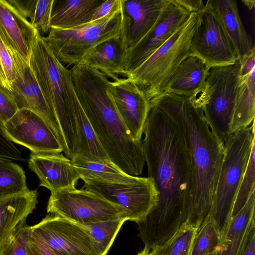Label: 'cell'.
Listing matches in <instances>:
<instances>
[{
    "label": "cell",
    "mask_w": 255,
    "mask_h": 255,
    "mask_svg": "<svg viewBox=\"0 0 255 255\" xmlns=\"http://www.w3.org/2000/svg\"><path fill=\"white\" fill-rule=\"evenodd\" d=\"M69 71L77 99L111 162L128 175L141 174L145 163L142 140L133 138L122 120L108 91L110 81L86 64Z\"/></svg>",
    "instance_id": "cell-3"
},
{
    "label": "cell",
    "mask_w": 255,
    "mask_h": 255,
    "mask_svg": "<svg viewBox=\"0 0 255 255\" xmlns=\"http://www.w3.org/2000/svg\"><path fill=\"white\" fill-rule=\"evenodd\" d=\"M73 165L80 179L119 184H132L141 177L128 175L112 163L88 161L76 155L72 159Z\"/></svg>",
    "instance_id": "cell-28"
},
{
    "label": "cell",
    "mask_w": 255,
    "mask_h": 255,
    "mask_svg": "<svg viewBox=\"0 0 255 255\" xmlns=\"http://www.w3.org/2000/svg\"><path fill=\"white\" fill-rule=\"evenodd\" d=\"M126 218L110 220L82 225L93 239L101 255H106Z\"/></svg>",
    "instance_id": "cell-30"
},
{
    "label": "cell",
    "mask_w": 255,
    "mask_h": 255,
    "mask_svg": "<svg viewBox=\"0 0 255 255\" xmlns=\"http://www.w3.org/2000/svg\"><path fill=\"white\" fill-rule=\"evenodd\" d=\"M31 227L59 255H101L86 229L68 219L50 214Z\"/></svg>",
    "instance_id": "cell-12"
},
{
    "label": "cell",
    "mask_w": 255,
    "mask_h": 255,
    "mask_svg": "<svg viewBox=\"0 0 255 255\" xmlns=\"http://www.w3.org/2000/svg\"><path fill=\"white\" fill-rule=\"evenodd\" d=\"M28 165L39 179V186L47 188L51 192L76 188L80 179L72 160L62 153H31Z\"/></svg>",
    "instance_id": "cell-19"
},
{
    "label": "cell",
    "mask_w": 255,
    "mask_h": 255,
    "mask_svg": "<svg viewBox=\"0 0 255 255\" xmlns=\"http://www.w3.org/2000/svg\"><path fill=\"white\" fill-rule=\"evenodd\" d=\"M53 2L54 0H36L29 22L38 32H49Z\"/></svg>",
    "instance_id": "cell-35"
},
{
    "label": "cell",
    "mask_w": 255,
    "mask_h": 255,
    "mask_svg": "<svg viewBox=\"0 0 255 255\" xmlns=\"http://www.w3.org/2000/svg\"><path fill=\"white\" fill-rule=\"evenodd\" d=\"M218 251H216V252L210 254L209 255H218Z\"/></svg>",
    "instance_id": "cell-48"
},
{
    "label": "cell",
    "mask_w": 255,
    "mask_h": 255,
    "mask_svg": "<svg viewBox=\"0 0 255 255\" xmlns=\"http://www.w3.org/2000/svg\"><path fill=\"white\" fill-rule=\"evenodd\" d=\"M15 62L16 75L10 91L18 109L32 111L42 118L57 137L64 150V140L60 126L49 109L29 64L18 53Z\"/></svg>",
    "instance_id": "cell-16"
},
{
    "label": "cell",
    "mask_w": 255,
    "mask_h": 255,
    "mask_svg": "<svg viewBox=\"0 0 255 255\" xmlns=\"http://www.w3.org/2000/svg\"><path fill=\"white\" fill-rule=\"evenodd\" d=\"M210 68L198 57L189 55L171 76L164 92L195 98L203 88Z\"/></svg>",
    "instance_id": "cell-23"
},
{
    "label": "cell",
    "mask_w": 255,
    "mask_h": 255,
    "mask_svg": "<svg viewBox=\"0 0 255 255\" xmlns=\"http://www.w3.org/2000/svg\"><path fill=\"white\" fill-rule=\"evenodd\" d=\"M29 190L22 168L13 161L0 158V198Z\"/></svg>",
    "instance_id": "cell-29"
},
{
    "label": "cell",
    "mask_w": 255,
    "mask_h": 255,
    "mask_svg": "<svg viewBox=\"0 0 255 255\" xmlns=\"http://www.w3.org/2000/svg\"><path fill=\"white\" fill-rule=\"evenodd\" d=\"M26 250L27 255H59L49 247L31 226Z\"/></svg>",
    "instance_id": "cell-38"
},
{
    "label": "cell",
    "mask_w": 255,
    "mask_h": 255,
    "mask_svg": "<svg viewBox=\"0 0 255 255\" xmlns=\"http://www.w3.org/2000/svg\"><path fill=\"white\" fill-rule=\"evenodd\" d=\"M30 49L29 66L60 126L64 140L63 152L67 157L72 159L77 154L78 136L74 118L65 99L60 62L39 33L30 43Z\"/></svg>",
    "instance_id": "cell-4"
},
{
    "label": "cell",
    "mask_w": 255,
    "mask_h": 255,
    "mask_svg": "<svg viewBox=\"0 0 255 255\" xmlns=\"http://www.w3.org/2000/svg\"><path fill=\"white\" fill-rule=\"evenodd\" d=\"M127 51L121 33L96 47L84 57L81 63L86 64L115 80L120 76L126 77L124 60Z\"/></svg>",
    "instance_id": "cell-24"
},
{
    "label": "cell",
    "mask_w": 255,
    "mask_h": 255,
    "mask_svg": "<svg viewBox=\"0 0 255 255\" xmlns=\"http://www.w3.org/2000/svg\"><path fill=\"white\" fill-rule=\"evenodd\" d=\"M18 110L10 90L0 85V122L4 124Z\"/></svg>",
    "instance_id": "cell-37"
},
{
    "label": "cell",
    "mask_w": 255,
    "mask_h": 255,
    "mask_svg": "<svg viewBox=\"0 0 255 255\" xmlns=\"http://www.w3.org/2000/svg\"><path fill=\"white\" fill-rule=\"evenodd\" d=\"M47 212L80 225L127 219L126 211L121 206L82 188L63 189L51 192Z\"/></svg>",
    "instance_id": "cell-9"
},
{
    "label": "cell",
    "mask_w": 255,
    "mask_h": 255,
    "mask_svg": "<svg viewBox=\"0 0 255 255\" xmlns=\"http://www.w3.org/2000/svg\"><path fill=\"white\" fill-rule=\"evenodd\" d=\"M240 60V77H242L248 75L255 69V49Z\"/></svg>",
    "instance_id": "cell-42"
},
{
    "label": "cell",
    "mask_w": 255,
    "mask_h": 255,
    "mask_svg": "<svg viewBox=\"0 0 255 255\" xmlns=\"http://www.w3.org/2000/svg\"><path fill=\"white\" fill-rule=\"evenodd\" d=\"M221 242L215 223L208 216L195 236L190 255H209L219 251Z\"/></svg>",
    "instance_id": "cell-32"
},
{
    "label": "cell",
    "mask_w": 255,
    "mask_h": 255,
    "mask_svg": "<svg viewBox=\"0 0 255 255\" xmlns=\"http://www.w3.org/2000/svg\"><path fill=\"white\" fill-rule=\"evenodd\" d=\"M59 68L66 104L72 113L78 136L77 155L84 159L112 163L100 144L74 91L69 70L60 62Z\"/></svg>",
    "instance_id": "cell-18"
},
{
    "label": "cell",
    "mask_w": 255,
    "mask_h": 255,
    "mask_svg": "<svg viewBox=\"0 0 255 255\" xmlns=\"http://www.w3.org/2000/svg\"><path fill=\"white\" fill-rule=\"evenodd\" d=\"M142 139L148 177L158 192L155 206L137 222L149 253L173 236L187 222L192 191V168L183 137L161 109L150 107Z\"/></svg>",
    "instance_id": "cell-1"
},
{
    "label": "cell",
    "mask_w": 255,
    "mask_h": 255,
    "mask_svg": "<svg viewBox=\"0 0 255 255\" xmlns=\"http://www.w3.org/2000/svg\"><path fill=\"white\" fill-rule=\"evenodd\" d=\"M0 158L10 160L13 161H23L21 153L13 143L6 135L3 125L0 122Z\"/></svg>",
    "instance_id": "cell-39"
},
{
    "label": "cell",
    "mask_w": 255,
    "mask_h": 255,
    "mask_svg": "<svg viewBox=\"0 0 255 255\" xmlns=\"http://www.w3.org/2000/svg\"><path fill=\"white\" fill-rule=\"evenodd\" d=\"M105 0H54L50 28L67 29L88 22Z\"/></svg>",
    "instance_id": "cell-26"
},
{
    "label": "cell",
    "mask_w": 255,
    "mask_h": 255,
    "mask_svg": "<svg viewBox=\"0 0 255 255\" xmlns=\"http://www.w3.org/2000/svg\"><path fill=\"white\" fill-rule=\"evenodd\" d=\"M255 191L243 208L231 218L221 238L218 255H243L250 234L255 228Z\"/></svg>",
    "instance_id": "cell-21"
},
{
    "label": "cell",
    "mask_w": 255,
    "mask_h": 255,
    "mask_svg": "<svg viewBox=\"0 0 255 255\" xmlns=\"http://www.w3.org/2000/svg\"><path fill=\"white\" fill-rule=\"evenodd\" d=\"M255 141L241 182L232 209L231 218L243 208L252 193L255 191Z\"/></svg>",
    "instance_id": "cell-33"
},
{
    "label": "cell",
    "mask_w": 255,
    "mask_h": 255,
    "mask_svg": "<svg viewBox=\"0 0 255 255\" xmlns=\"http://www.w3.org/2000/svg\"><path fill=\"white\" fill-rule=\"evenodd\" d=\"M82 189L91 191L121 206L127 220L136 223L143 219L155 206L158 192L153 180L141 177L132 184H119L85 180Z\"/></svg>",
    "instance_id": "cell-11"
},
{
    "label": "cell",
    "mask_w": 255,
    "mask_h": 255,
    "mask_svg": "<svg viewBox=\"0 0 255 255\" xmlns=\"http://www.w3.org/2000/svg\"><path fill=\"white\" fill-rule=\"evenodd\" d=\"M168 0H121L122 36L127 51L154 26Z\"/></svg>",
    "instance_id": "cell-17"
},
{
    "label": "cell",
    "mask_w": 255,
    "mask_h": 255,
    "mask_svg": "<svg viewBox=\"0 0 255 255\" xmlns=\"http://www.w3.org/2000/svg\"><path fill=\"white\" fill-rule=\"evenodd\" d=\"M147 254L145 253L142 251L140 252L137 255H147Z\"/></svg>",
    "instance_id": "cell-47"
},
{
    "label": "cell",
    "mask_w": 255,
    "mask_h": 255,
    "mask_svg": "<svg viewBox=\"0 0 255 255\" xmlns=\"http://www.w3.org/2000/svg\"><path fill=\"white\" fill-rule=\"evenodd\" d=\"M120 7L121 0H105L93 12L88 22L103 18Z\"/></svg>",
    "instance_id": "cell-40"
},
{
    "label": "cell",
    "mask_w": 255,
    "mask_h": 255,
    "mask_svg": "<svg viewBox=\"0 0 255 255\" xmlns=\"http://www.w3.org/2000/svg\"><path fill=\"white\" fill-rule=\"evenodd\" d=\"M121 8L94 21L67 29L50 28L45 39L61 63L80 64L96 47L122 33Z\"/></svg>",
    "instance_id": "cell-8"
},
{
    "label": "cell",
    "mask_w": 255,
    "mask_h": 255,
    "mask_svg": "<svg viewBox=\"0 0 255 255\" xmlns=\"http://www.w3.org/2000/svg\"><path fill=\"white\" fill-rule=\"evenodd\" d=\"M243 255H255V228L252 231Z\"/></svg>",
    "instance_id": "cell-44"
},
{
    "label": "cell",
    "mask_w": 255,
    "mask_h": 255,
    "mask_svg": "<svg viewBox=\"0 0 255 255\" xmlns=\"http://www.w3.org/2000/svg\"><path fill=\"white\" fill-rule=\"evenodd\" d=\"M200 21L199 12L191 13L166 42L127 77L143 92L149 104L164 91L171 76L190 55L191 39Z\"/></svg>",
    "instance_id": "cell-6"
},
{
    "label": "cell",
    "mask_w": 255,
    "mask_h": 255,
    "mask_svg": "<svg viewBox=\"0 0 255 255\" xmlns=\"http://www.w3.org/2000/svg\"><path fill=\"white\" fill-rule=\"evenodd\" d=\"M7 1L24 17L30 18L33 11L36 0H14Z\"/></svg>",
    "instance_id": "cell-41"
},
{
    "label": "cell",
    "mask_w": 255,
    "mask_h": 255,
    "mask_svg": "<svg viewBox=\"0 0 255 255\" xmlns=\"http://www.w3.org/2000/svg\"><path fill=\"white\" fill-rule=\"evenodd\" d=\"M197 231L186 223L169 240L151 250L147 255H190Z\"/></svg>",
    "instance_id": "cell-31"
},
{
    "label": "cell",
    "mask_w": 255,
    "mask_h": 255,
    "mask_svg": "<svg viewBox=\"0 0 255 255\" xmlns=\"http://www.w3.org/2000/svg\"><path fill=\"white\" fill-rule=\"evenodd\" d=\"M190 14L175 0H168L154 26L134 47L127 51L124 60L126 77L166 42Z\"/></svg>",
    "instance_id": "cell-14"
},
{
    "label": "cell",
    "mask_w": 255,
    "mask_h": 255,
    "mask_svg": "<svg viewBox=\"0 0 255 255\" xmlns=\"http://www.w3.org/2000/svg\"><path fill=\"white\" fill-rule=\"evenodd\" d=\"M255 141V121L232 133L224 144V155L209 216L221 238L231 218L234 202Z\"/></svg>",
    "instance_id": "cell-5"
},
{
    "label": "cell",
    "mask_w": 255,
    "mask_h": 255,
    "mask_svg": "<svg viewBox=\"0 0 255 255\" xmlns=\"http://www.w3.org/2000/svg\"><path fill=\"white\" fill-rule=\"evenodd\" d=\"M199 14V24L190 41V55L198 57L210 68L234 63L238 58L210 0Z\"/></svg>",
    "instance_id": "cell-10"
},
{
    "label": "cell",
    "mask_w": 255,
    "mask_h": 255,
    "mask_svg": "<svg viewBox=\"0 0 255 255\" xmlns=\"http://www.w3.org/2000/svg\"><path fill=\"white\" fill-rule=\"evenodd\" d=\"M241 61L211 67L201 92L192 99L201 109L212 131L225 144L231 123L240 81Z\"/></svg>",
    "instance_id": "cell-7"
},
{
    "label": "cell",
    "mask_w": 255,
    "mask_h": 255,
    "mask_svg": "<svg viewBox=\"0 0 255 255\" xmlns=\"http://www.w3.org/2000/svg\"><path fill=\"white\" fill-rule=\"evenodd\" d=\"M175 1L190 13L201 12L205 5L202 0H175Z\"/></svg>",
    "instance_id": "cell-43"
},
{
    "label": "cell",
    "mask_w": 255,
    "mask_h": 255,
    "mask_svg": "<svg viewBox=\"0 0 255 255\" xmlns=\"http://www.w3.org/2000/svg\"><path fill=\"white\" fill-rule=\"evenodd\" d=\"M109 92L117 110L133 138L142 140L150 107L143 92L129 78L110 81Z\"/></svg>",
    "instance_id": "cell-15"
},
{
    "label": "cell",
    "mask_w": 255,
    "mask_h": 255,
    "mask_svg": "<svg viewBox=\"0 0 255 255\" xmlns=\"http://www.w3.org/2000/svg\"><path fill=\"white\" fill-rule=\"evenodd\" d=\"M26 220L21 222L9 237L0 255H27L26 245L29 238L30 226Z\"/></svg>",
    "instance_id": "cell-34"
},
{
    "label": "cell",
    "mask_w": 255,
    "mask_h": 255,
    "mask_svg": "<svg viewBox=\"0 0 255 255\" xmlns=\"http://www.w3.org/2000/svg\"><path fill=\"white\" fill-rule=\"evenodd\" d=\"M244 4L249 9H252L255 7V1L253 0H244L242 1Z\"/></svg>",
    "instance_id": "cell-46"
},
{
    "label": "cell",
    "mask_w": 255,
    "mask_h": 255,
    "mask_svg": "<svg viewBox=\"0 0 255 255\" xmlns=\"http://www.w3.org/2000/svg\"><path fill=\"white\" fill-rule=\"evenodd\" d=\"M16 53H17L9 46L0 34V64L9 90L16 75Z\"/></svg>",
    "instance_id": "cell-36"
},
{
    "label": "cell",
    "mask_w": 255,
    "mask_h": 255,
    "mask_svg": "<svg viewBox=\"0 0 255 255\" xmlns=\"http://www.w3.org/2000/svg\"><path fill=\"white\" fill-rule=\"evenodd\" d=\"M218 13L240 60L255 49L252 37L246 31L234 0H210Z\"/></svg>",
    "instance_id": "cell-25"
},
{
    "label": "cell",
    "mask_w": 255,
    "mask_h": 255,
    "mask_svg": "<svg viewBox=\"0 0 255 255\" xmlns=\"http://www.w3.org/2000/svg\"><path fill=\"white\" fill-rule=\"evenodd\" d=\"M2 125L10 140L28 148L31 153L59 154L63 151L61 143L49 125L32 111L18 109Z\"/></svg>",
    "instance_id": "cell-13"
},
{
    "label": "cell",
    "mask_w": 255,
    "mask_h": 255,
    "mask_svg": "<svg viewBox=\"0 0 255 255\" xmlns=\"http://www.w3.org/2000/svg\"><path fill=\"white\" fill-rule=\"evenodd\" d=\"M37 190L0 198V252L19 223L26 220L38 203Z\"/></svg>",
    "instance_id": "cell-22"
},
{
    "label": "cell",
    "mask_w": 255,
    "mask_h": 255,
    "mask_svg": "<svg viewBox=\"0 0 255 255\" xmlns=\"http://www.w3.org/2000/svg\"><path fill=\"white\" fill-rule=\"evenodd\" d=\"M0 85L4 86V87L7 88L8 90V87L4 77L3 71L2 70L0 64Z\"/></svg>",
    "instance_id": "cell-45"
},
{
    "label": "cell",
    "mask_w": 255,
    "mask_h": 255,
    "mask_svg": "<svg viewBox=\"0 0 255 255\" xmlns=\"http://www.w3.org/2000/svg\"><path fill=\"white\" fill-rule=\"evenodd\" d=\"M255 69L240 77L233 115L230 124L231 134L250 126L255 116Z\"/></svg>",
    "instance_id": "cell-27"
},
{
    "label": "cell",
    "mask_w": 255,
    "mask_h": 255,
    "mask_svg": "<svg viewBox=\"0 0 255 255\" xmlns=\"http://www.w3.org/2000/svg\"><path fill=\"white\" fill-rule=\"evenodd\" d=\"M176 125L192 168V191L187 223L198 229L209 215L224 155V144L212 131L201 109L190 97L164 92L153 100Z\"/></svg>",
    "instance_id": "cell-2"
},
{
    "label": "cell",
    "mask_w": 255,
    "mask_h": 255,
    "mask_svg": "<svg viewBox=\"0 0 255 255\" xmlns=\"http://www.w3.org/2000/svg\"><path fill=\"white\" fill-rule=\"evenodd\" d=\"M39 32L6 0H0V34L29 64L30 43Z\"/></svg>",
    "instance_id": "cell-20"
}]
</instances>
